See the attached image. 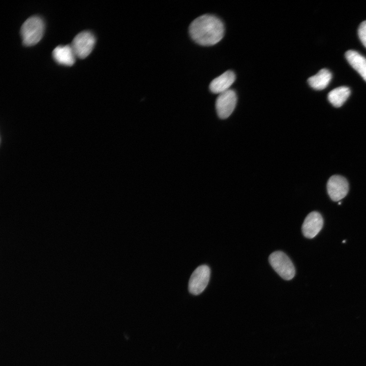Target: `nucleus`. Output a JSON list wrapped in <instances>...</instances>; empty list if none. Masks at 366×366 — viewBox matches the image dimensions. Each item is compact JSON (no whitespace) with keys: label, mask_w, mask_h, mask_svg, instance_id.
Wrapping results in <instances>:
<instances>
[{"label":"nucleus","mask_w":366,"mask_h":366,"mask_svg":"<svg viewBox=\"0 0 366 366\" xmlns=\"http://www.w3.org/2000/svg\"><path fill=\"white\" fill-rule=\"evenodd\" d=\"M189 33L192 39L198 44L211 46L218 43L223 38L224 26L218 17L205 14L191 22Z\"/></svg>","instance_id":"1"},{"label":"nucleus","mask_w":366,"mask_h":366,"mask_svg":"<svg viewBox=\"0 0 366 366\" xmlns=\"http://www.w3.org/2000/svg\"><path fill=\"white\" fill-rule=\"evenodd\" d=\"M235 75L232 71H227L215 78L209 84V89L215 94H221L228 89L234 82Z\"/></svg>","instance_id":"9"},{"label":"nucleus","mask_w":366,"mask_h":366,"mask_svg":"<svg viewBox=\"0 0 366 366\" xmlns=\"http://www.w3.org/2000/svg\"><path fill=\"white\" fill-rule=\"evenodd\" d=\"M350 95L348 87L343 86L331 90L328 94L329 102L334 107H340L343 105Z\"/></svg>","instance_id":"13"},{"label":"nucleus","mask_w":366,"mask_h":366,"mask_svg":"<svg viewBox=\"0 0 366 366\" xmlns=\"http://www.w3.org/2000/svg\"><path fill=\"white\" fill-rule=\"evenodd\" d=\"M323 225L321 215L317 211H312L305 218L302 225V232L308 238H313L321 231Z\"/></svg>","instance_id":"8"},{"label":"nucleus","mask_w":366,"mask_h":366,"mask_svg":"<svg viewBox=\"0 0 366 366\" xmlns=\"http://www.w3.org/2000/svg\"><path fill=\"white\" fill-rule=\"evenodd\" d=\"M96 43V38L90 31L84 30L78 34L74 38L71 46L76 57H86L92 51Z\"/></svg>","instance_id":"4"},{"label":"nucleus","mask_w":366,"mask_h":366,"mask_svg":"<svg viewBox=\"0 0 366 366\" xmlns=\"http://www.w3.org/2000/svg\"><path fill=\"white\" fill-rule=\"evenodd\" d=\"M237 102L235 92L232 89L220 94L216 101L218 116L222 119L228 118L235 109Z\"/></svg>","instance_id":"6"},{"label":"nucleus","mask_w":366,"mask_h":366,"mask_svg":"<svg viewBox=\"0 0 366 366\" xmlns=\"http://www.w3.org/2000/svg\"><path fill=\"white\" fill-rule=\"evenodd\" d=\"M210 274L209 267L201 265L195 269L189 282V291L195 295L201 293L208 283Z\"/></svg>","instance_id":"5"},{"label":"nucleus","mask_w":366,"mask_h":366,"mask_svg":"<svg viewBox=\"0 0 366 366\" xmlns=\"http://www.w3.org/2000/svg\"><path fill=\"white\" fill-rule=\"evenodd\" d=\"M358 35L361 42L366 48V20L360 24L358 29Z\"/></svg>","instance_id":"14"},{"label":"nucleus","mask_w":366,"mask_h":366,"mask_svg":"<svg viewBox=\"0 0 366 366\" xmlns=\"http://www.w3.org/2000/svg\"><path fill=\"white\" fill-rule=\"evenodd\" d=\"M52 56L57 63L67 66H72L76 57L71 45L57 46L52 51Z\"/></svg>","instance_id":"10"},{"label":"nucleus","mask_w":366,"mask_h":366,"mask_svg":"<svg viewBox=\"0 0 366 366\" xmlns=\"http://www.w3.org/2000/svg\"><path fill=\"white\" fill-rule=\"evenodd\" d=\"M327 189L330 198L334 201H339L347 195L349 191V184L344 177L334 175L329 178Z\"/></svg>","instance_id":"7"},{"label":"nucleus","mask_w":366,"mask_h":366,"mask_svg":"<svg viewBox=\"0 0 366 366\" xmlns=\"http://www.w3.org/2000/svg\"><path fill=\"white\" fill-rule=\"evenodd\" d=\"M331 78V72L327 69H322L316 75L310 77L308 82L313 88L316 90H322L327 86Z\"/></svg>","instance_id":"12"},{"label":"nucleus","mask_w":366,"mask_h":366,"mask_svg":"<svg viewBox=\"0 0 366 366\" xmlns=\"http://www.w3.org/2000/svg\"><path fill=\"white\" fill-rule=\"evenodd\" d=\"M45 23L43 19L38 16L27 18L22 24L20 34L23 44L27 46L38 43L43 37Z\"/></svg>","instance_id":"2"},{"label":"nucleus","mask_w":366,"mask_h":366,"mask_svg":"<svg viewBox=\"0 0 366 366\" xmlns=\"http://www.w3.org/2000/svg\"><path fill=\"white\" fill-rule=\"evenodd\" d=\"M270 264L275 271L283 279L290 280L293 278L295 269L288 256L282 251H276L269 256Z\"/></svg>","instance_id":"3"},{"label":"nucleus","mask_w":366,"mask_h":366,"mask_svg":"<svg viewBox=\"0 0 366 366\" xmlns=\"http://www.w3.org/2000/svg\"><path fill=\"white\" fill-rule=\"evenodd\" d=\"M345 57L351 65L366 82V58L355 50H348Z\"/></svg>","instance_id":"11"}]
</instances>
